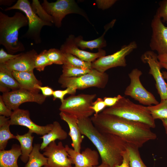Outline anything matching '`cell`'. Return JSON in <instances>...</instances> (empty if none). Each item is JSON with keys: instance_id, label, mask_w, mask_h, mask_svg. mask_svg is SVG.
Masks as SVG:
<instances>
[{"instance_id": "obj_1", "label": "cell", "mask_w": 167, "mask_h": 167, "mask_svg": "<svg viewBox=\"0 0 167 167\" xmlns=\"http://www.w3.org/2000/svg\"><path fill=\"white\" fill-rule=\"evenodd\" d=\"M90 118L99 131L118 136L127 143L139 148L146 143L157 138L151 128L142 122L102 112L94 114Z\"/></svg>"}, {"instance_id": "obj_2", "label": "cell", "mask_w": 167, "mask_h": 167, "mask_svg": "<svg viewBox=\"0 0 167 167\" xmlns=\"http://www.w3.org/2000/svg\"><path fill=\"white\" fill-rule=\"evenodd\" d=\"M81 134L85 136L96 148L102 163L110 167L121 164L123 152L126 150L127 143L116 135L99 131L93 125L90 118L78 120Z\"/></svg>"}, {"instance_id": "obj_3", "label": "cell", "mask_w": 167, "mask_h": 167, "mask_svg": "<svg viewBox=\"0 0 167 167\" xmlns=\"http://www.w3.org/2000/svg\"><path fill=\"white\" fill-rule=\"evenodd\" d=\"M28 24L27 16L21 12H16L9 16L0 11V45L4 47L7 53L14 54L25 50L19 39V30Z\"/></svg>"}, {"instance_id": "obj_4", "label": "cell", "mask_w": 167, "mask_h": 167, "mask_svg": "<svg viewBox=\"0 0 167 167\" xmlns=\"http://www.w3.org/2000/svg\"><path fill=\"white\" fill-rule=\"evenodd\" d=\"M102 112L142 122L151 128H154L156 126L155 120L147 106L135 104L124 96H122L114 105L103 109Z\"/></svg>"}, {"instance_id": "obj_5", "label": "cell", "mask_w": 167, "mask_h": 167, "mask_svg": "<svg viewBox=\"0 0 167 167\" xmlns=\"http://www.w3.org/2000/svg\"><path fill=\"white\" fill-rule=\"evenodd\" d=\"M96 96L95 94L71 95L64 99L59 109L78 120L89 118L95 113L91 107Z\"/></svg>"}, {"instance_id": "obj_6", "label": "cell", "mask_w": 167, "mask_h": 167, "mask_svg": "<svg viewBox=\"0 0 167 167\" xmlns=\"http://www.w3.org/2000/svg\"><path fill=\"white\" fill-rule=\"evenodd\" d=\"M15 9L24 12L28 20V29L23 37L32 40L36 44L41 43V32L42 28L45 26H52L53 24L43 21L35 14L28 0H18L14 5L6 8L4 11Z\"/></svg>"}, {"instance_id": "obj_7", "label": "cell", "mask_w": 167, "mask_h": 167, "mask_svg": "<svg viewBox=\"0 0 167 167\" xmlns=\"http://www.w3.org/2000/svg\"><path fill=\"white\" fill-rule=\"evenodd\" d=\"M108 80L109 75L106 73L92 69L90 72L78 77H66L61 75L58 81L62 88L72 87L77 90L92 87L104 88Z\"/></svg>"}, {"instance_id": "obj_8", "label": "cell", "mask_w": 167, "mask_h": 167, "mask_svg": "<svg viewBox=\"0 0 167 167\" xmlns=\"http://www.w3.org/2000/svg\"><path fill=\"white\" fill-rule=\"evenodd\" d=\"M41 5L47 12L53 18V24L58 28L62 26L63 19L67 15L77 14L82 15L88 20L85 13L73 0H58L55 2H49L44 0Z\"/></svg>"}, {"instance_id": "obj_9", "label": "cell", "mask_w": 167, "mask_h": 167, "mask_svg": "<svg viewBox=\"0 0 167 167\" xmlns=\"http://www.w3.org/2000/svg\"><path fill=\"white\" fill-rule=\"evenodd\" d=\"M143 73L138 68L133 69L129 74L130 83L126 88L124 94L144 105H156L159 102L154 95L147 90L141 84L140 77Z\"/></svg>"}, {"instance_id": "obj_10", "label": "cell", "mask_w": 167, "mask_h": 167, "mask_svg": "<svg viewBox=\"0 0 167 167\" xmlns=\"http://www.w3.org/2000/svg\"><path fill=\"white\" fill-rule=\"evenodd\" d=\"M137 47L136 42L132 41L127 45L123 46L119 50L113 54L101 57L92 62V69L105 73L112 68L125 67L127 65L126 57Z\"/></svg>"}, {"instance_id": "obj_11", "label": "cell", "mask_w": 167, "mask_h": 167, "mask_svg": "<svg viewBox=\"0 0 167 167\" xmlns=\"http://www.w3.org/2000/svg\"><path fill=\"white\" fill-rule=\"evenodd\" d=\"M2 96L6 105L13 111L19 109L20 105L26 102L41 104L46 98L39 92L22 88L3 93Z\"/></svg>"}, {"instance_id": "obj_12", "label": "cell", "mask_w": 167, "mask_h": 167, "mask_svg": "<svg viewBox=\"0 0 167 167\" xmlns=\"http://www.w3.org/2000/svg\"><path fill=\"white\" fill-rule=\"evenodd\" d=\"M158 54L153 51H146L141 56L143 62L147 64L149 67V74L153 77L156 88L161 100L167 99V84L164 79L161 69L162 68L158 59Z\"/></svg>"}, {"instance_id": "obj_13", "label": "cell", "mask_w": 167, "mask_h": 167, "mask_svg": "<svg viewBox=\"0 0 167 167\" xmlns=\"http://www.w3.org/2000/svg\"><path fill=\"white\" fill-rule=\"evenodd\" d=\"M43 150V154L47 159V164L44 167H75L61 141L57 144L53 141Z\"/></svg>"}, {"instance_id": "obj_14", "label": "cell", "mask_w": 167, "mask_h": 167, "mask_svg": "<svg viewBox=\"0 0 167 167\" xmlns=\"http://www.w3.org/2000/svg\"><path fill=\"white\" fill-rule=\"evenodd\" d=\"M151 27L152 34L149 46L151 50L156 51L158 55L167 54V27L155 15L152 20Z\"/></svg>"}, {"instance_id": "obj_15", "label": "cell", "mask_w": 167, "mask_h": 167, "mask_svg": "<svg viewBox=\"0 0 167 167\" xmlns=\"http://www.w3.org/2000/svg\"><path fill=\"white\" fill-rule=\"evenodd\" d=\"M30 115L29 112L27 110L19 108L14 110L10 117L11 125L24 126L32 133L42 135L47 134L52 129L53 124L44 126L38 125L31 119Z\"/></svg>"}, {"instance_id": "obj_16", "label": "cell", "mask_w": 167, "mask_h": 167, "mask_svg": "<svg viewBox=\"0 0 167 167\" xmlns=\"http://www.w3.org/2000/svg\"><path fill=\"white\" fill-rule=\"evenodd\" d=\"M75 39L74 35H69L61 45L60 49L63 53L72 54L83 61L89 62H92L99 58L105 56V51L102 49H99L98 51L95 53L79 49L75 43Z\"/></svg>"}, {"instance_id": "obj_17", "label": "cell", "mask_w": 167, "mask_h": 167, "mask_svg": "<svg viewBox=\"0 0 167 167\" xmlns=\"http://www.w3.org/2000/svg\"><path fill=\"white\" fill-rule=\"evenodd\" d=\"M65 147L75 167H94L99 165L100 155L98 151L87 148L79 152L67 145Z\"/></svg>"}, {"instance_id": "obj_18", "label": "cell", "mask_w": 167, "mask_h": 167, "mask_svg": "<svg viewBox=\"0 0 167 167\" xmlns=\"http://www.w3.org/2000/svg\"><path fill=\"white\" fill-rule=\"evenodd\" d=\"M38 54L34 49L21 53L16 58L5 63L6 67L11 71L33 72L35 69V61Z\"/></svg>"}, {"instance_id": "obj_19", "label": "cell", "mask_w": 167, "mask_h": 167, "mask_svg": "<svg viewBox=\"0 0 167 167\" xmlns=\"http://www.w3.org/2000/svg\"><path fill=\"white\" fill-rule=\"evenodd\" d=\"M61 118L67 124L70 129L68 135L71 137L73 149L77 152H80L81 143L84 138L79 130L78 120L76 118L68 114L60 112Z\"/></svg>"}, {"instance_id": "obj_20", "label": "cell", "mask_w": 167, "mask_h": 167, "mask_svg": "<svg viewBox=\"0 0 167 167\" xmlns=\"http://www.w3.org/2000/svg\"><path fill=\"white\" fill-rule=\"evenodd\" d=\"M12 75L19 84L20 88L39 92L40 90L37 89V85L42 86V83L35 77L33 72L12 71Z\"/></svg>"}, {"instance_id": "obj_21", "label": "cell", "mask_w": 167, "mask_h": 167, "mask_svg": "<svg viewBox=\"0 0 167 167\" xmlns=\"http://www.w3.org/2000/svg\"><path fill=\"white\" fill-rule=\"evenodd\" d=\"M20 88L18 83L13 77L12 71L5 64H0V91L3 93Z\"/></svg>"}, {"instance_id": "obj_22", "label": "cell", "mask_w": 167, "mask_h": 167, "mask_svg": "<svg viewBox=\"0 0 167 167\" xmlns=\"http://www.w3.org/2000/svg\"><path fill=\"white\" fill-rule=\"evenodd\" d=\"M116 20L114 19L110 23L105 26V31L103 35L97 39L93 40L86 41L83 40V37L79 36L75 37V40L77 46L82 49H89L92 50L94 49H101L106 45V41L104 37L106 33L109 29L113 26Z\"/></svg>"}, {"instance_id": "obj_23", "label": "cell", "mask_w": 167, "mask_h": 167, "mask_svg": "<svg viewBox=\"0 0 167 167\" xmlns=\"http://www.w3.org/2000/svg\"><path fill=\"white\" fill-rule=\"evenodd\" d=\"M21 154L20 146L17 144L10 150H0V167H19L17 160Z\"/></svg>"}, {"instance_id": "obj_24", "label": "cell", "mask_w": 167, "mask_h": 167, "mask_svg": "<svg viewBox=\"0 0 167 167\" xmlns=\"http://www.w3.org/2000/svg\"><path fill=\"white\" fill-rule=\"evenodd\" d=\"M67 136V133L62 128L59 122L56 121H54L53 123L52 129L47 134L40 137L43 139L41 144L40 149L43 150L50 143L55 141L56 139H65Z\"/></svg>"}, {"instance_id": "obj_25", "label": "cell", "mask_w": 167, "mask_h": 167, "mask_svg": "<svg viewBox=\"0 0 167 167\" xmlns=\"http://www.w3.org/2000/svg\"><path fill=\"white\" fill-rule=\"evenodd\" d=\"M32 133L28 131L27 133L23 135L17 134L15 135L16 139L20 144L22 152L20 159L24 163L28 161L29 155L33 149L32 144L34 137L32 135Z\"/></svg>"}, {"instance_id": "obj_26", "label": "cell", "mask_w": 167, "mask_h": 167, "mask_svg": "<svg viewBox=\"0 0 167 167\" xmlns=\"http://www.w3.org/2000/svg\"><path fill=\"white\" fill-rule=\"evenodd\" d=\"M10 118L0 116V150H5L9 140L16 139V136L10 132Z\"/></svg>"}, {"instance_id": "obj_27", "label": "cell", "mask_w": 167, "mask_h": 167, "mask_svg": "<svg viewBox=\"0 0 167 167\" xmlns=\"http://www.w3.org/2000/svg\"><path fill=\"white\" fill-rule=\"evenodd\" d=\"M41 144H35L25 167H41L47 164V157L40 152Z\"/></svg>"}, {"instance_id": "obj_28", "label": "cell", "mask_w": 167, "mask_h": 167, "mask_svg": "<svg viewBox=\"0 0 167 167\" xmlns=\"http://www.w3.org/2000/svg\"><path fill=\"white\" fill-rule=\"evenodd\" d=\"M139 148L127 143L126 150L129 156L130 167H147L142 160Z\"/></svg>"}, {"instance_id": "obj_29", "label": "cell", "mask_w": 167, "mask_h": 167, "mask_svg": "<svg viewBox=\"0 0 167 167\" xmlns=\"http://www.w3.org/2000/svg\"><path fill=\"white\" fill-rule=\"evenodd\" d=\"M147 107L155 120L167 118V99L161 100L157 105Z\"/></svg>"}, {"instance_id": "obj_30", "label": "cell", "mask_w": 167, "mask_h": 167, "mask_svg": "<svg viewBox=\"0 0 167 167\" xmlns=\"http://www.w3.org/2000/svg\"><path fill=\"white\" fill-rule=\"evenodd\" d=\"M64 53L65 55V60L63 64L82 69H92V62L83 61L70 54Z\"/></svg>"}, {"instance_id": "obj_31", "label": "cell", "mask_w": 167, "mask_h": 167, "mask_svg": "<svg viewBox=\"0 0 167 167\" xmlns=\"http://www.w3.org/2000/svg\"><path fill=\"white\" fill-rule=\"evenodd\" d=\"M62 74L63 76L66 77H78L90 72L92 70L84 69L71 66L63 65Z\"/></svg>"}, {"instance_id": "obj_32", "label": "cell", "mask_w": 167, "mask_h": 167, "mask_svg": "<svg viewBox=\"0 0 167 167\" xmlns=\"http://www.w3.org/2000/svg\"><path fill=\"white\" fill-rule=\"evenodd\" d=\"M31 6L34 13L41 20L53 24L52 17L47 12L38 0H32Z\"/></svg>"}, {"instance_id": "obj_33", "label": "cell", "mask_w": 167, "mask_h": 167, "mask_svg": "<svg viewBox=\"0 0 167 167\" xmlns=\"http://www.w3.org/2000/svg\"><path fill=\"white\" fill-rule=\"evenodd\" d=\"M46 54L48 58L52 64H63L65 60L64 54L60 49L51 48L47 50Z\"/></svg>"}, {"instance_id": "obj_34", "label": "cell", "mask_w": 167, "mask_h": 167, "mask_svg": "<svg viewBox=\"0 0 167 167\" xmlns=\"http://www.w3.org/2000/svg\"><path fill=\"white\" fill-rule=\"evenodd\" d=\"M47 50H44L36 55L35 61V69L39 71H44L47 66L52 65L48 58Z\"/></svg>"}, {"instance_id": "obj_35", "label": "cell", "mask_w": 167, "mask_h": 167, "mask_svg": "<svg viewBox=\"0 0 167 167\" xmlns=\"http://www.w3.org/2000/svg\"><path fill=\"white\" fill-rule=\"evenodd\" d=\"M77 89L72 87H68L64 90H56L54 91L53 94L54 100L57 99H59L61 103L64 100V97L67 94L75 95Z\"/></svg>"}, {"instance_id": "obj_36", "label": "cell", "mask_w": 167, "mask_h": 167, "mask_svg": "<svg viewBox=\"0 0 167 167\" xmlns=\"http://www.w3.org/2000/svg\"><path fill=\"white\" fill-rule=\"evenodd\" d=\"M155 15L161 19L163 23L167 24V0L161 1Z\"/></svg>"}, {"instance_id": "obj_37", "label": "cell", "mask_w": 167, "mask_h": 167, "mask_svg": "<svg viewBox=\"0 0 167 167\" xmlns=\"http://www.w3.org/2000/svg\"><path fill=\"white\" fill-rule=\"evenodd\" d=\"M106 106L103 99L101 98H98L95 101L93 102L91 108L94 111L95 113L94 114H97Z\"/></svg>"}, {"instance_id": "obj_38", "label": "cell", "mask_w": 167, "mask_h": 167, "mask_svg": "<svg viewBox=\"0 0 167 167\" xmlns=\"http://www.w3.org/2000/svg\"><path fill=\"white\" fill-rule=\"evenodd\" d=\"M19 54H13L7 53L2 48L0 49V64H5L7 62L17 58Z\"/></svg>"}, {"instance_id": "obj_39", "label": "cell", "mask_w": 167, "mask_h": 167, "mask_svg": "<svg viewBox=\"0 0 167 167\" xmlns=\"http://www.w3.org/2000/svg\"><path fill=\"white\" fill-rule=\"evenodd\" d=\"M13 111L9 108L4 102L2 96H0V115L7 118H10Z\"/></svg>"}, {"instance_id": "obj_40", "label": "cell", "mask_w": 167, "mask_h": 167, "mask_svg": "<svg viewBox=\"0 0 167 167\" xmlns=\"http://www.w3.org/2000/svg\"><path fill=\"white\" fill-rule=\"evenodd\" d=\"M117 1L116 0H96V2L99 8L105 10L111 7Z\"/></svg>"}, {"instance_id": "obj_41", "label": "cell", "mask_w": 167, "mask_h": 167, "mask_svg": "<svg viewBox=\"0 0 167 167\" xmlns=\"http://www.w3.org/2000/svg\"><path fill=\"white\" fill-rule=\"evenodd\" d=\"M122 96L120 95H118L117 96L113 97H105L104 98L103 100L106 106L110 107L115 105Z\"/></svg>"}, {"instance_id": "obj_42", "label": "cell", "mask_w": 167, "mask_h": 167, "mask_svg": "<svg viewBox=\"0 0 167 167\" xmlns=\"http://www.w3.org/2000/svg\"><path fill=\"white\" fill-rule=\"evenodd\" d=\"M36 88L40 90H41L42 94L45 96L53 95L54 91L49 86L42 87L39 85H37Z\"/></svg>"}, {"instance_id": "obj_43", "label": "cell", "mask_w": 167, "mask_h": 167, "mask_svg": "<svg viewBox=\"0 0 167 167\" xmlns=\"http://www.w3.org/2000/svg\"><path fill=\"white\" fill-rule=\"evenodd\" d=\"M123 160L120 165H118L114 167H130L129 156L126 150L122 154Z\"/></svg>"}, {"instance_id": "obj_44", "label": "cell", "mask_w": 167, "mask_h": 167, "mask_svg": "<svg viewBox=\"0 0 167 167\" xmlns=\"http://www.w3.org/2000/svg\"><path fill=\"white\" fill-rule=\"evenodd\" d=\"M157 58L160 62H167V54L158 55Z\"/></svg>"}, {"instance_id": "obj_45", "label": "cell", "mask_w": 167, "mask_h": 167, "mask_svg": "<svg viewBox=\"0 0 167 167\" xmlns=\"http://www.w3.org/2000/svg\"><path fill=\"white\" fill-rule=\"evenodd\" d=\"M15 0H0V5H4L7 6H10L13 2H14Z\"/></svg>"}, {"instance_id": "obj_46", "label": "cell", "mask_w": 167, "mask_h": 167, "mask_svg": "<svg viewBox=\"0 0 167 167\" xmlns=\"http://www.w3.org/2000/svg\"><path fill=\"white\" fill-rule=\"evenodd\" d=\"M161 120L165 128L166 134L167 135V118L163 119Z\"/></svg>"}, {"instance_id": "obj_47", "label": "cell", "mask_w": 167, "mask_h": 167, "mask_svg": "<svg viewBox=\"0 0 167 167\" xmlns=\"http://www.w3.org/2000/svg\"><path fill=\"white\" fill-rule=\"evenodd\" d=\"M160 63L162 68H164L167 70V62H160Z\"/></svg>"}, {"instance_id": "obj_48", "label": "cell", "mask_w": 167, "mask_h": 167, "mask_svg": "<svg viewBox=\"0 0 167 167\" xmlns=\"http://www.w3.org/2000/svg\"><path fill=\"white\" fill-rule=\"evenodd\" d=\"M94 167H110L109 165H108L102 163L101 164H100L99 165H97L96 166H94Z\"/></svg>"}, {"instance_id": "obj_49", "label": "cell", "mask_w": 167, "mask_h": 167, "mask_svg": "<svg viewBox=\"0 0 167 167\" xmlns=\"http://www.w3.org/2000/svg\"><path fill=\"white\" fill-rule=\"evenodd\" d=\"M162 73L164 79L167 80V72L163 71H162Z\"/></svg>"}]
</instances>
